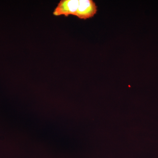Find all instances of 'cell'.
Listing matches in <instances>:
<instances>
[{
    "label": "cell",
    "instance_id": "cell-1",
    "mask_svg": "<svg viewBox=\"0 0 158 158\" xmlns=\"http://www.w3.org/2000/svg\"><path fill=\"white\" fill-rule=\"evenodd\" d=\"M79 6V0H61L53 12L55 16H75Z\"/></svg>",
    "mask_w": 158,
    "mask_h": 158
},
{
    "label": "cell",
    "instance_id": "cell-2",
    "mask_svg": "<svg viewBox=\"0 0 158 158\" xmlns=\"http://www.w3.org/2000/svg\"><path fill=\"white\" fill-rule=\"evenodd\" d=\"M98 8L93 0H79V6L75 16L81 19H87L94 16Z\"/></svg>",
    "mask_w": 158,
    "mask_h": 158
}]
</instances>
